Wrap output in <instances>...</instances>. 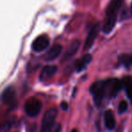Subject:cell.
I'll list each match as a JSON object with an SVG mask.
<instances>
[{
  "instance_id": "1",
  "label": "cell",
  "mask_w": 132,
  "mask_h": 132,
  "mask_svg": "<svg viewBox=\"0 0 132 132\" xmlns=\"http://www.w3.org/2000/svg\"><path fill=\"white\" fill-rule=\"evenodd\" d=\"M124 0H111L106 9L104 22L103 24V31L105 34L110 33L115 27L119 11Z\"/></svg>"
},
{
  "instance_id": "2",
  "label": "cell",
  "mask_w": 132,
  "mask_h": 132,
  "mask_svg": "<svg viewBox=\"0 0 132 132\" xmlns=\"http://www.w3.org/2000/svg\"><path fill=\"white\" fill-rule=\"evenodd\" d=\"M90 92L94 96V102L97 106H100L103 103L106 94V88L104 81H98L94 83L90 87Z\"/></svg>"
},
{
  "instance_id": "3",
  "label": "cell",
  "mask_w": 132,
  "mask_h": 132,
  "mask_svg": "<svg viewBox=\"0 0 132 132\" xmlns=\"http://www.w3.org/2000/svg\"><path fill=\"white\" fill-rule=\"evenodd\" d=\"M57 115V110L55 108H51V109L48 110L43 115L42 121V127H40V132H48L50 129L52 128L54 125V121H55Z\"/></svg>"
},
{
  "instance_id": "4",
  "label": "cell",
  "mask_w": 132,
  "mask_h": 132,
  "mask_svg": "<svg viewBox=\"0 0 132 132\" xmlns=\"http://www.w3.org/2000/svg\"><path fill=\"white\" fill-rule=\"evenodd\" d=\"M42 108V103L37 98H30L26 101L24 104V111L25 113L28 116L31 117H36L37 115H39V113L40 112V110Z\"/></svg>"
},
{
  "instance_id": "5",
  "label": "cell",
  "mask_w": 132,
  "mask_h": 132,
  "mask_svg": "<svg viewBox=\"0 0 132 132\" xmlns=\"http://www.w3.org/2000/svg\"><path fill=\"white\" fill-rule=\"evenodd\" d=\"M104 83L108 98H114L122 88V83L119 79H107L104 80Z\"/></svg>"
},
{
  "instance_id": "6",
  "label": "cell",
  "mask_w": 132,
  "mask_h": 132,
  "mask_svg": "<svg viewBox=\"0 0 132 132\" xmlns=\"http://www.w3.org/2000/svg\"><path fill=\"white\" fill-rule=\"evenodd\" d=\"M49 45H50L49 36L46 34H42L35 38V40H33L32 44H31V48L36 52H40V51H45L49 47Z\"/></svg>"
},
{
  "instance_id": "7",
  "label": "cell",
  "mask_w": 132,
  "mask_h": 132,
  "mask_svg": "<svg viewBox=\"0 0 132 132\" xmlns=\"http://www.w3.org/2000/svg\"><path fill=\"white\" fill-rule=\"evenodd\" d=\"M99 31H100V24H99V23H96L94 26L91 28V30L88 32V35H87L86 39H85V50H89L92 47L94 40H95L96 37H97L98 33H99Z\"/></svg>"
},
{
  "instance_id": "8",
  "label": "cell",
  "mask_w": 132,
  "mask_h": 132,
  "mask_svg": "<svg viewBox=\"0 0 132 132\" xmlns=\"http://www.w3.org/2000/svg\"><path fill=\"white\" fill-rule=\"evenodd\" d=\"M2 100H3L4 103L8 105H13L14 103H15L16 94L14 87L9 86L4 91L2 94Z\"/></svg>"
},
{
  "instance_id": "9",
  "label": "cell",
  "mask_w": 132,
  "mask_h": 132,
  "mask_svg": "<svg viewBox=\"0 0 132 132\" xmlns=\"http://www.w3.org/2000/svg\"><path fill=\"white\" fill-rule=\"evenodd\" d=\"M61 51H62V46L60 44H54L44 55V59L48 61L54 60L60 55Z\"/></svg>"
},
{
  "instance_id": "10",
  "label": "cell",
  "mask_w": 132,
  "mask_h": 132,
  "mask_svg": "<svg viewBox=\"0 0 132 132\" xmlns=\"http://www.w3.org/2000/svg\"><path fill=\"white\" fill-rule=\"evenodd\" d=\"M57 70V68L56 66H54V65H48V66H45L42 68V72H40V81H46V80L52 77L56 74Z\"/></svg>"
},
{
  "instance_id": "11",
  "label": "cell",
  "mask_w": 132,
  "mask_h": 132,
  "mask_svg": "<svg viewBox=\"0 0 132 132\" xmlns=\"http://www.w3.org/2000/svg\"><path fill=\"white\" fill-rule=\"evenodd\" d=\"M104 123L108 129L111 130L116 126V121H115L114 114H113L111 110H106L104 112Z\"/></svg>"
},
{
  "instance_id": "12",
  "label": "cell",
  "mask_w": 132,
  "mask_h": 132,
  "mask_svg": "<svg viewBox=\"0 0 132 132\" xmlns=\"http://www.w3.org/2000/svg\"><path fill=\"white\" fill-rule=\"evenodd\" d=\"M92 61V56L90 54H87V55H85L83 57H81L80 59L76 62V70L77 72H81L86 68L89 65V63Z\"/></svg>"
},
{
  "instance_id": "13",
  "label": "cell",
  "mask_w": 132,
  "mask_h": 132,
  "mask_svg": "<svg viewBox=\"0 0 132 132\" xmlns=\"http://www.w3.org/2000/svg\"><path fill=\"white\" fill-rule=\"evenodd\" d=\"M79 47H80L79 40H74V42H72L71 44L68 46L66 53H65L64 59H69V57H73V56L77 52V51L79 50Z\"/></svg>"
},
{
  "instance_id": "14",
  "label": "cell",
  "mask_w": 132,
  "mask_h": 132,
  "mask_svg": "<svg viewBox=\"0 0 132 132\" xmlns=\"http://www.w3.org/2000/svg\"><path fill=\"white\" fill-rule=\"evenodd\" d=\"M122 85H124V88L127 93V95L129 99L130 100L132 103V77H125L122 79Z\"/></svg>"
},
{
  "instance_id": "15",
  "label": "cell",
  "mask_w": 132,
  "mask_h": 132,
  "mask_svg": "<svg viewBox=\"0 0 132 132\" xmlns=\"http://www.w3.org/2000/svg\"><path fill=\"white\" fill-rule=\"evenodd\" d=\"M120 63H121L124 67L129 68L132 66V54H123L119 59Z\"/></svg>"
},
{
  "instance_id": "16",
  "label": "cell",
  "mask_w": 132,
  "mask_h": 132,
  "mask_svg": "<svg viewBox=\"0 0 132 132\" xmlns=\"http://www.w3.org/2000/svg\"><path fill=\"white\" fill-rule=\"evenodd\" d=\"M13 122L11 120H5L0 124V132H9L12 129Z\"/></svg>"
},
{
  "instance_id": "17",
  "label": "cell",
  "mask_w": 132,
  "mask_h": 132,
  "mask_svg": "<svg viewBox=\"0 0 132 132\" xmlns=\"http://www.w3.org/2000/svg\"><path fill=\"white\" fill-rule=\"evenodd\" d=\"M119 112L120 113H124L128 110V103L126 101H121L119 104L118 107Z\"/></svg>"
},
{
  "instance_id": "18",
  "label": "cell",
  "mask_w": 132,
  "mask_h": 132,
  "mask_svg": "<svg viewBox=\"0 0 132 132\" xmlns=\"http://www.w3.org/2000/svg\"><path fill=\"white\" fill-rule=\"evenodd\" d=\"M60 106H61V109H62L63 111H67V110L68 109V104L66 103V102H62Z\"/></svg>"
},
{
  "instance_id": "19",
  "label": "cell",
  "mask_w": 132,
  "mask_h": 132,
  "mask_svg": "<svg viewBox=\"0 0 132 132\" xmlns=\"http://www.w3.org/2000/svg\"><path fill=\"white\" fill-rule=\"evenodd\" d=\"M71 132H78V131H77V129H73V130H72Z\"/></svg>"
},
{
  "instance_id": "20",
  "label": "cell",
  "mask_w": 132,
  "mask_h": 132,
  "mask_svg": "<svg viewBox=\"0 0 132 132\" xmlns=\"http://www.w3.org/2000/svg\"><path fill=\"white\" fill-rule=\"evenodd\" d=\"M131 12H132V3H131Z\"/></svg>"
}]
</instances>
